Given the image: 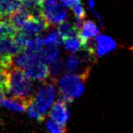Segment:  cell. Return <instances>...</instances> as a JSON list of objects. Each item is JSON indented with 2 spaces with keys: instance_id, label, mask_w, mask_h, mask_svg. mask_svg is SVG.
I'll return each mask as SVG.
<instances>
[{
  "instance_id": "cell-26",
  "label": "cell",
  "mask_w": 133,
  "mask_h": 133,
  "mask_svg": "<svg viewBox=\"0 0 133 133\" xmlns=\"http://www.w3.org/2000/svg\"><path fill=\"white\" fill-rule=\"evenodd\" d=\"M44 3H48V4H53V3H57V0H44Z\"/></svg>"
},
{
  "instance_id": "cell-27",
  "label": "cell",
  "mask_w": 133,
  "mask_h": 133,
  "mask_svg": "<svg viewBox=\"0 0 133 133\" xmlns=\"http://www.w3.org/2000/svg\"><path fill=\"white\" fill-rule=\"evenodd\" d=\"M5 96V94H4V92H3L2 90H1V89H0V104L2 103V100L4 99V98H3V97Z\"/></svg>"
},
{
  "instance_id": "cell-20",
  "label": "cell",
  "mask_w": 133,
  "mask_h": 133,
  "mask_svg": "<svg viewBox=\"0 0 133 133\" xmlns=\"http://www.w3.org/2000/svg\"><path fill=\"white\" fill-rule=\"evenodd\" d=\"M48 69H49V76L53 78L61 77L63 75V72H65L64 63H63V60L61 58L57 59L55 62L50 64L48 66Z\"/></svg>"
},
{
  "instance_id": "cell-21",
  "label": "cell",
  "mask_w": 133,
  "mask_h": 133,
  "mask_svg": "<svg viewBox=\"0 0 133 133\" xmlns=\"http://www.w3.org/2000/svg\"><path fill=\"white\" fill-rule=\"evenodd\" d=\"M45 126H46V130L49 133H66L64 127L60 126L52 119L46 120L45 122Z\"/></svg>"
},
{
  "instance_id": "cell-11",
  "label": "cell",
  "mask_w": 133,
  "mask_h": 133,
  "mask_svg": "<svg viewBox=\"0 0 133 133\" xmlns=\"http://www.w3.org/2000/svg\"><path fill=\"white\" fill-rule=\"evenodd\" d=\"M23 0H0V18L6 19L22 8Z\"/></svg>"
},
{
  "instance_id": "cell-14",
  "label": "cell",
  "mask_w": 133,
  "mask_h": 133,
  "mask_svg": "<svg viewBox=\"0 0 133 133\" xmlns=\"http://www.w3.org/2000/svg\"><path fill=\"white\" fill-rule=\"evenodd\" d=\"M62 45L65 50L69 54H76L81 49H84L83 42L80 39L78 33L62 39Z\"/></svg>"
},
{
  "instance_id": "cell-22",
  "label": "cell",
  "mask_w": 133,
  "mask_h": 133,
  "mask_svg": "<svg viewBox=\"0 0 133 133\" xmlns=\"http://www.w3.org/2000/svg\"><path fill=\"white\" fill-rule=\"evenodd\" d=\"M70 9L72 10V12H73V14H74L75 17H76V19H82V20H83V19L85 18L86 10H85V8H84L83 5H82L81 1L78 2V3H77V4H75L74 6L70 8Z\"/></svg>"
},
{
  "instance_id": "cell-18",
  "label": "cell",
  "mask_w": 133,
  "mask_h": 133,
  "mask_svg": "<svg viewBox=\"0 0 133 133\" xmlns=\"http://www.w3.org/2000/svg\"><path fill=\"white\" fill-rule=\"evenodd\" d=\"M57 31H58L59 35L62 37V39L78 33V29H77L76 26H75L74 23L69 22V21H66V22L58 25V28H57Z\"/></svg>"
},
{
  "instance_id": "cell-15",
  "label": "cell",
  "mask_w": 133,
  "mask_h": 133,
  "mask_svg": "<svg viewBox=\"0 0 133 133\" xmlns=\"http://www.w3.org/2000/svg\"><path fill=\"white\" fill-rule=\"evenodd\" d=\"M44 0H23L22 9L32 17H42Z\"/></svg>"
},
{
  "instance_id": "cell-2",
  "label": "cell",
  "mask_w": 133,
  "mask_h": 133,
  "mask_svg": "<svg viewBox=\"0 0 133 133\" xmlns=\"http://www.w3.org/2000/svg\"><path fill=\"white\" fill-rule=\"evenodd\" d=\"M33 83L24 70L11 66L8 74V95L28 102L32 99Z\"/></svg>"
},
{
  "instance_id": "cell-16",
  "label": "cell",
  "mask_w": 133,
  "mask_h": 133,
  "mask_svg": "<svg viewBox=\"0 0 133 133\" xmlns=\"http://www.w3.org/2000/svg\"><path fill=\"white\" fill-rule=\"evenodd\" d=\"M2 107L8 109L14 112H23L26 109L28 103L15 98H6L2 100Z\"/></svg>"
},
{
  "instance_id": "cell-4",
  "label": "cell",
  "mask_w": 133,
  "mask_h": 133,
  "mask_svg": "<svg viewBox=\"0 0 133 133\" xmlns=\"http://www.w3.org/2000/svg\"><path fill=\"white\" fill-rule=\"evenodd\" d=\"M93 42H89L85 50L90 52L94 57H100L113 52L118 48L117 41L110 36L99 33L94 39Z\"/></svg>"
},
{
  "instance_id": "cell-1",
  "label": "cell",
  "mask_w": 133,
  "mask_h": 133,
  "mask_svg": "<svg viewBox=\"0 0 133 133\" xmlns=\"http://www.w3.org/2000/svg\"><path fill=\"white\" fill-rule=\"evenodd\" d=\"M88 75L65 73L57 80V88L60 98L68 104L81 98L85 93V79Z\"/></svg>"
},
{
  "instance_id": "cell-19",
  "label": "cell",
  "mask_w": 133,
  "mask_h": 133,
  "mask_svg": "<svg viewBox=\"0 0 133 133\" xmlns=\"http://www.w3.org/2000/svg\"><path fill=\"white\" fill-rule=\"evenodd\" d=\"M62 45V37L57 29H52L44 37V46H59Z\"/></svg>"
},
{
  "instance_id": "cell-6",
  "label": "cell",
  "mask_w": 133,
  "mask_h": 133,
  "mask_svg": "<svg viewBox=\"0 0 133 133\" xmlns=\"http://www.w3.org/2000/svg\"><path fill=\"white\" fill-rule=\"evenodd\" d=\"M70 116L71 111L69 109V104L66 101H64L62 98L57 99L49 111L50 119L54 120L64 128L69 123V119H70Z\"/></svg>"
},
{
  "instance_id": "cell-12",
  "label": "cell",
  "mask_w": 133,
  "mask_h": 133,
  "mask_svg": "<svg viewBox=\"0 0 133 133\" xmlns=\"http://www.w3.org/2000/svg\"><path fill=\"white\" fill-rule=\"evenodd\" d=\"M38 57L43 63L49 66L57 59L59 58L60 46H44L39 51H37Z\"/></svg>"
},
{
  "instance_id": "cell-10",
  "label": "cell",
  "mask_w": 133,
  "mask_h": 133,
  "mask_svg": "<svg viewBox=\"0 0 133 133\" xmlns=\"http://www.w3.org/2000/svg\"><path fill=\"white\" fill-rule=\"evenodd\" d=\"M100 33L99 26L98 24L92 20H85L83 21L82 26L78 31V36L82 40L84 45V49L87 48V46L92 39H94L98 34Z\"/></svg>"
},
{
  "instance_id": "cell-23",
  "label": "cell",
  "mask_w": 133,
  "mask_h": 133,
  "mask_svg": "<svg viewBox=\"0 0 133 133\" xmlns=\"http://www.w3.org/2000/svg\"><path fill=\"white\" fill-rule=\"evenodd\" d=\"M81 0H59V3L62 5L64 8H71L75 4L80 2Z\"/></svg>"
},
{
  "instance_id": "cell-24",
  "label": "cell",
  "mask_w": 133,
  "mask_h": 133,
  "mask_svg": "<svg viewBox=\"0 0 133 133\" xmlns=\"http://www.w3.org/2000/svg\"><path fill=\"white\" fill-rule=\"evenodd\" d=\"M92 13H93V15H94L95 18H96V20L98 21V25H99L101 28H103L104 25H105V22H104V19H103V17H101V15H100V14L98 13L97 10H94Z\"/></svg>"
},
{
  "instance_id": "cell-13",
  "label": "cell",
  "mask_w": 133,
  "mask_h": 133,
  "mask_svg": "<svg viewBox=\"0 0 133 133\" xmlns=\"http://www.w3.org/2000/svg\"><path fill=\"white\" fill-rule=\"evenodd\" d=\"M89 62V58L83 59L79 57V56L76 55V54H69L68 57L63 60L64 63V70L65 73H78L79 70V68L82 64Z\"/></svg>"
},
{
  "instance_id": "cell-9",
  "label": "cell",
  "mask_w": 133,
  "mask_h": 133,
  "mask_svg": "<svg viewBox=\"0 0 133 133\" xmlns=\"http://www.w3.org/2000/svg\"><path fill=\"white\" fill-rule=\"evenodd\" d=\"M25 73L31 80L44 82L49 77L48 66L41 60L36 61L25 69Z\"/></svg>"
},
{
  "instance_id": "cell-8",
  "label": "cell",
  "mask_w": 133,
  "mask_h": 133,
  "mask_svg": "<svg viewBox=\"0 0 133 133\" xmlns=\"http://www.w3.org/2000/svg\"><path fill=\"white\" fill-rule=\"evenodd\" d=\"M48 26H49L48 23L45 20L43 17H30L24 26L18 32H22L29 37H37L46 31Z\"/></svg>"
},
{
  "instance_id": "cell-17",
  "label": "cell",
  "mask_w": 133,
  "mask_h": 133,
  "mask_svg": "<svg viewBox=\"0 0 133 133\" xmlns=\"http://www.w3.org/2000/svg\"><path fill=\"white\" fill-rule=\"evenodd\" d=\"M17 34V30L11 24L9 18L1 19L0 18V37H15Z\"/></svg>"
},
{
  "instance_id": "cell-25",
  "label": "cell",
  "mask_w": 133,
  "mask_h": 133,
  "mask_svg": "<svg viewBox=\"0 0 133 133\" xmlns=\"http://www.w3.org/2000/svg\"><path fill=\"white\" fill-rule=\"evenodd\" d=\"M88 6H89V8L90 9L91 12H93L94 10H96V2L94 0H88Z\"/></svg>"
},
{
  "instance_id": "cell-5",
  "label": "cell",
  "mask_w": 133,
  "mask_h": 133,
  "mask_svg": "<svg viewBox=\"0 0 133 133\" xmlns=\"http://www.w3.org/2000/svg\"><path fill=\"white\" fill-rule=\"evenodd\" d=\"M42 17L49 26L50 25L58 26L66 21L68 12L66 8H64L60 3H53V4L44 3Z\"/></svg>"
},
{
  "instance_id": "cell-3",
  "label": "cell",
  "mask_w": 133,
  "mask_h": 133,
  "mask_svg": "<svg viewBox=\"0 0 133 133\" xmlns=\"http://www.w3.org/2000/svg\"><path fill=\"white\" fill-rule=\"evenodd\" d=\"M57 93L58 90L55 84L46 82L38 88L32 98V104L44 118L57 100Z\"/></svg>"
},
{
  "instance_id": "cell-7",
  "label": "cell",
  "mask_w": 133,
  "mask_h": 133,
  "mask_svg": "<svg viewBox=\"0 0 133 133\" xmlns=\"http://www.w3.org/2000/svg\"><path fill=\"white\" fill-rule=\"evenodd\" d=\"M21 51H23L22 48L19 46L15 37H0V58L1 59L6 62L12 63L13 57L17 56Z\"/></svg>"
}]
</instances>
